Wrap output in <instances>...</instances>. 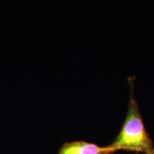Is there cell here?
Listing matches in <instances>:
<instances>
[{
	"mask_svg": "<svg viewBox=\"0 0 154 154\" xmlns=\"http://www.w3.org/2000/svg\"><path fill=\"white\" fill-rule=\"evenodd\" d=\"M109 145L101 146L85 140L66 142L61 146L58 154H113Z\"/></svg>",
	"mask_w": 154,
	"mask_h": 154,
	"instance_id": "cell-2",
	"label": "cell"
},
{
	"mask_svg": "<svg viewBox=\"0 0 154 154\" xmlns=\"http://www.w3.org/2000/svg\"><path fill=\"white\" fill-rule=\"evenodd\" d=\"M134 77L129 78L130 99L123 126L114 140L109 146L113 151L154 154V143L150 137L140 113L139 106L134 98Z\"/></svg>",
	"mask_w": 154,
	"mask_h": 154,
	"instance_id": "cell-1",
	"label": "cell"
}]
</instances>
